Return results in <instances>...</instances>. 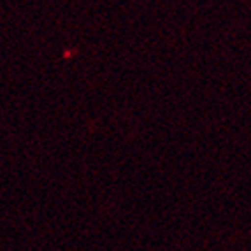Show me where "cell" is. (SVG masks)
I'll return each instance as SVG.
<instances>
[]
</instances>
